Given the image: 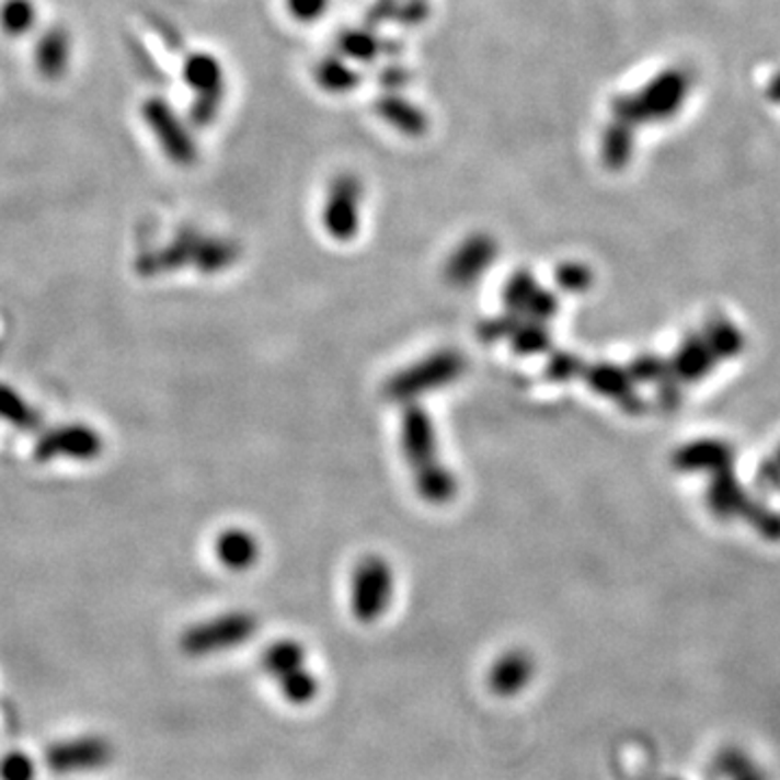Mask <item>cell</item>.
Listing matches in <instances>:
<instances>
[{
  "label": "cell",
  "mask_w": 780,
  "mask_h": 780,
  "mask_svg": "<svg viewBox=\"0 0 780 780\" xmlns=\"http://www.w3.org/2000/svg\"><path fill=\"white\" fill-rule=\"evenodd\" d=\"M467 371V358L456 349H440L403 371L394 374L385 385V397L392 403H414L432 390L454 385Z\"/></svg>",
  "instance_id": "obj_1"
},
{
  "label": "cell",
  "mask_w": 780,
  "mask_h": 780,
  "mask_svg": "<svg viewBox=\"0 0 780 780\" xmlns=\"http://www.w3.org/2000/svg\"><path fill=\"white\" fill-rule=\"evenodd\" d=\"M263 670L278 682L287 702L303 707L319 693V679L306 666V651L295 640L274 642L263 655Z\"/></svg>",
  "instance_id": "obj_2"
},
{
  "label": "cell",
  "mask_w": 780,
  "mask_h": 780,
  "mask_svg": "<svg viewBox=\"0 0 780 780\" xmlns=\"http://www.w3.org/2000/svg\"><path fill=\"white\" fill-rule=\"evenodd\" d=\"M141 115L154 135L157 144L165 152V157L181 165L190 168L197 161V144L190 126L176 113V108L163 96L146 97L141 104Z\"/></svg>",
  "instance_id": "obj_3"
},
{
  "label": "cell",
  "mask_w": 780,
  "mask_h": 780,
  "mask_svg": "<svg viewBox=\"0 0 780 780\" xmlns=\"http://www.w3.org/2000/svg\"><path fill=\"white\" fill-rule=\"evenodd\" d=\"M183 79L195 96L192 104L194 124H213L226 96V77L221 64L210 53H190L183 61Z\"/></svg>",
  "instance_id": "obj_4"
},
{
  "label": "cell",
  "mask_w": 780,
  "mask_h": 780,
  "mask_svg": "<svg viewBox=\"0 0 780 780\" xmlns=\"http://www.w3.org/2000/svg\"><path fill=\"white\" fill-rule=\"evenodd\" d=\"M392 592H394V577L389 562L378 555L365 558L356 566L352 580L354 616L365 624L380 620L389 611Z\"/></svg>",
  "instance_id": "obj_5"
},
{
  "label": "cell",
  "mask_w": 780,
  "mask_h": 780,
  "mask_svg": "<svg viewBox=\"0 0 780 780\" xmlns=\"http://www.w3.org/2000/svg\"><path fill=\"white\" fill-rule=\"evenodd\" d=\"M256 618L250 613H228L192 629L183 638V649L194 657L230 651L245 644L256 633Z\"/></svg>",
  "instance_id": "obj_6"
},
{
  "label": "cell",
  "mask_w": 780,
  "mask_h": 780,
  "mask_svg": "<svg viewBox=\"0 0 780 780\" xmlns=\"http://www.w3.org/2000/svg\"><path fill=\"white\" fill-rule=\"evenodd\" d=\"M113 744L100 735H81L46 748V768L55 775L96 772L113 761Z\"/></svg>",
  "instance_id": "obj_7"
},
{
  "label": "cell",
  "mask_w": 780,
  "mask_h": 780,
  "mask_svg": "<svg viewBox=\"0 0 780 780\" xmlns=\"http://www.w3.org/2000/svg\"><path fill=\"white\" fill-rule=\"evenodd\" d=\"M401 449L412 469L438 460V440L434 423L427 410L418 403H405L401 416Z\"/></svg>",
  "instance_id": "obj_8"
},
{
  "label": "cell",
  "mask_w": 780,
  "mask_h": 780,
  "mask_svg": "<svg viewBox=\"0 0 780 780\" xmlns=\"http://www.w3.org/2000/svg\"><path fill=\"white\" fill-rule=\"evenodd\" d=\"M737 451L722 438H698L685 443L673 454V467L679 473L713 475L724 469H735Z\"/></svg>",
  "instance_id": "obj_9"
},
{
  "label": "cell",
  "mask_w": 780,
  "mask_h": 780,
  "mask_svg": "<svg viewBox=\"0 0 780 780\" xmlns=\"http://www.w3.org/2000/svg\"><path fill=\"white\" fill-rule=\"evenodd\" d=\"M496 259V241L487 234H475L467 239L447 261L445 280L451 287H469L480 280Z\"/></svg>",
  "instance_id": "obj_10"
},
{
  "label": "cell",
  "mask_w": 780,
  "mask_h": 780,
  "mask_svg": "<svg viewBox=\"0 0 780 780\" xmlns=\"http://www.w3.org/2000/svg\"><path fill=\"white\" fill-rule=\"evenodd\" d=\"M584 371L587 387L594 392L616 401L624 412L638 416L646 410V401L635 390V382L631 380L627 369H622L613 363H596V365H589Z\"/></svg>",
  "instance_id": "obj_11"
},
{
  "label": "cell",
  "mask_w": 780,
  "mask_h": 780,
  "mask_svg": "<svg viewBox=\"0 0 780 780\" xmlns=\"http://www.w3.org/2000/svg\"><path fill=\"white\" fill-rule=\"evenodd\" d=\"M536 675V662L531 653L523 649L505 651L496 657L487 673V687L501 698H514L529 687Z\"/></svg>",
  "instance_id": "obj_12"
},
{
  "label": "cell",
  "mask_w": 780,
  "mask_h": 780,
  "mask_svg": "<svg viewBox=\"0 0 780 780\" xmlns=\"http://www.w3.org/2000/svg\"><path fill=\"white\" fill-rule=\"evenodd\" d=\"M358 197H360V187L352 179H343L332 187L330 197L325 202L323 221H325L328 232L334 239L347 241L356 234V230H358Z\"/></svg>",
  "instance_id": "obj_13"
},
{
  "label": "cell",
  "mask_w": 780,
  "mask_h": 780,
  "mask_svg": "<svg viewBox=\"0 0 780 780\" xmlns=\"http://www.w3.org/2000/svg\"><path fill=\"white\" fill-rule=\"evenodd\" d=\"M704 498H707V507L715 518L733 520V518H742L753 494L742 484L735 469H724L709 475Z\"/></svg>",
  "instance_id": "obj_14"
},
{
  "label": "cell",
  "mask_w": 780,
  "mask_h": 780,
  "mask_svg": "<svg viewBox=\"0 0 780 780\" xmlns=\"http://www.w3.org/2000/svg\"><path fill=\"white\" fill-rule=\"evenodd\" d=\"M72 61V35L66 26H48L35 46V66L37 72L48 81H59Z\"/></svg>",
  "instance_id": "obj_15"
},
{
  "label": "cell",
  "mask_w": 780,
  "mask_h": 780,
  "mask_svg": "<svg viewBox=\"0 0 780 780\" xmlns=\"http://www.w3.org/2000/svg\"><path fill=\"white\" fill-rule=\"evenodd\" d=\"M718 367L715 356L704 343L700 332L685 334L675 356L670 358V369L679 378L681 385H698L707 376H711Z\"/></svg>",
  "instance_id": "obj_16"
},
{
  "label": "cell",
  "mask_w": 780,
  "mask_h": 780,
  "mask_svg": "<svg viewBox=\"0 0 780 780\" xmlns=\"http://www.w3.org/2000/svg\"><path fill=\"white\" fill-rule=\"evenodd\" d=\"M700 334L718 363L733 360V358L742 356L746 349V343H748L744 332L724 314L709 317Z\"/></svg>",
  "instance_id": "obj_17"
},
{
  "label": "cell",
  "mask_w": 780,
  "mask_h": 780,
  "mask_svg": "<svg viewBox=\"0 0 780 780\" xmlns=\"http://www.w3.org/2000/svg\"><path fill=\"white\" fill-rule=\"evenodd\" d=\"M412 475H414L416 492L421 494V498H425L432 505H445L454 501L458 494L456 475L440 460L412 469Z\"/></svg>",
  "instance_id": "obj_18"
},
{
  "label": "cell",
  "mask_w": 780,
  "mask_h": 780,
  "mask_svg": "<svg viewBox=\"0 0 780 780\" xmlns=\"http://www.w3.org/2000/svg\"><path fill=\"white\" fill-rule=\"evenodd\" d=\"M37 4L33 0H2L0 28L9 37H24L37 24Z\"/></svg>",
  "instance_id": "obj_19"
},
{
  "label": "cell",
  "mask_w": 780,
  "mask_h": 780,
  "mask_svg": "<svg viewBox=\"0 0 780 780\" xmlns=\"http://www.w3.org/2000/svg\"><path fill=\"white\" fill-rule=\"evenodd\" d=\"M739 520H744L759 538L768 542H780V512L764 498L753 496Z\"/></svg>",
  "instance_id": "obj_20"
},
{
  "label": "cell",
  "mask_w": 780,
  "mask_h": 780,
  "mask_svg": "<svg viewBox=\"0 0 780 780\" xmlns=\"http://www.w3.org/2000/svg\"><path fill=\"white\" fill-rule=\"evenodd\" d=\"M512 347L520 356H534V354H544L551 347V334L547 330V323L534 321L523 317L520 325L516 332L509 336Z\"/></svg>",
  "instance_id": "obj_21"
},
{
  "label": "cell",
  "mask_w": 780,
  "mask_h": 780,
  "mask_svg": "<svg viewBox=\"0 0 780 780\" xmlns=\"http://www.w3.org/2000/svg\"><path fill=\"white\" fill-rule=\"evenodd\" d=\"M221 560L232 569H248L256 560V542L243 531H230L219 544Z\"/></svg>",
  "instance_id": "obj_22"
},
{
  "label": "cell",
  "mask_w": 780,
  "mask_h": 780,
  "mask_svg": "<svg viewBox=\"0 0 780 780\" xmlns=\"http://www.w3.org/2000/svg\"><path fill=\"white\" fill-rule=\"evenodd\" d=\"M538 289H540V287H538V283H536V278H534L531 272H527V269L516 272V274L507 280V285H505V289H503V303H505L507 312L525 314L527 303L531 301V297L536 295Z\"/></svg>",
  "instance_id": "obj_23"
},
{
  "label": "cell",
  "mask_w": 780,
  "mask_h": 780,
  "mask_svg": "<svg viewBox=\"0 0 780 780\" xmlns=\"http://www.w3.org/2000/svg\"><path fill=\"white\" fill-rule=\"evenodd\" d=\"M631 380L635 385H657L662 382L666 376L673 374L670 369V360L657 356V354H640L635 356L629 367H627Z\"/></svg>",
  "instance_id": "obj_24"
},
{
  "label": "cell",
  "mask_w": 780,
  "mask_h": 780,
  "mask_svg": "<svg viewBox=\"0 0 780 780\" xmlns=\"http://www.w3.org/2000/svg\"><path fill=\"white\" fill-rule=\"evenodd\" d=\"M584 369V360H582L577 354H571V352H555V354H551V358H549V363H547V378H549L551 382L564 385V382H571V380H575L577 376H582Z\"/></svg>",
  "instance_id": "obj_25"
},
{
  "label": "cell",
  "mask_w": 780,
  "mask_h": 780,
  "mask_svg": "<svg viewBox=\"0 0 780 780\" xmlns=\"http://www.w3.org/2000/svg\"><path fill=\"white\" fill-rule=\"evenodd\" d=\"M35 777L37 766L26 753L13 750L0 759V780H35Z\"/></svg>",
  "instance_id": "obj_26"
},
{
  "label": "cell",
  "mask_w": 780,
  "mask_h": 780,
  "mask_svg": "<svg viewBox=\"0 0 780 780\" xmlns=\"http://www.w3.org/2000/svg\"><path fill=\"white\" fill-rule=\"evenodd\" d=\"M520 321H523V314L505 312L501 317H494V319H487L484 323H480L478 336L484 343H496L501 339H509L516 332V328L520 325Z\"/></svg>",
  "instance_id": "obj_27"
},
{
  "label": "cell",
  "mask_w": 780,
  "mask_h": 780,
  "mask_svg": "<svg viewBox=\"0 0 780 780\" xmlns=\"http://www.w3.org/2000/svg\"><path fill=\"white\" fill-rule=\"evenodd\" d=\"M560 289L569 292L587 291L594 285V274L584 263H564L555 276Z\"/></svg>",
  "instance_id": "obj_28"
},
{
  "label": "cell",
  "mask_w": 780,
  "mask_h": 780,
  "mask_svg": "<svg viewBox=\"0 0 780 780\" xmlns=\"http://www.w3.org/2000/svg\"><path fill=\"white\" fill-rule=\"evenodd\" d=\"M558 308H560V301H558V295H555V292L547 291V289H538L536 295L531 297V301L527 303L523 317L534 319V321H540V323H547L549 319L555 317Z\"/></svg>",
  "instance_id": "obj_29"
},
{
  "label": "cell",
  "mask_w": 780,
  "mask_h": 780,
  "mask_svg": "<svg viewBox=\"0 0 780 780\" xmlns=\"http://www.w3.org/2000/svg\"><path fill=\"white\" fill-rule=\"evenodd\" d=\"M755 484L764 494H779L780 492V464L772 458H764L755 471Z\"/></svg>",
  "instance_id": "obj_30"
},
{
  "label": "cell",
  "mask_w": 780,
  "mask_h": 780,
  "mask_svg": "<svg viewBox=\"0 0 780 780\" xmlns=\"http://www.w3.org/2000/svg\"><path fill=\"white\" fill-rule=\"evenodd\" d=\"M657 387V403L664 412H675L682 403V387L679 378L675 374L666 376L662 382L655 385Z\"/></svg>",
  "instance_id": "obj_31"
},
{
  "label": "cell",
  "mask_w": 780,
  "mask_h": 780,
  "mask_svg": "<svg viewBox=\"0 0 780 780\" xmlns=\"http://www.w3.org/2000/svg\"><path fill=\"white\" fill-rule=\"evenodd\" d=\"M133 57H135L139 70L146 74V79L157 81V83H163V81H165V74L161 72L159 61H154V57L150 55V50H148L144 44L137 42V44L133 46Z\"/></svg>",
  "instance_id": "obj_32"
},
{
  "label": "cell",
  "mask_w": 780,
  "mask_h": 780,
  "mask_svg": "<svg viewBox=\"0 0 780 780\" xmlns=\"http://www.w3.org/2000/svg\"><path fill=\"white\" fill-rule=\"evenodd\" d=\"M150 24L170 50H183V35L179 33V28L172 22H168L163 15H152Z\"/></svg>",
  "instance_id": "obj_33"
},
{
  "label": "cell",
  "mask_w": 780,
  "mask_h": 780,
  "mask_svg": "<svg viewBox=\"0 0 780 780\" xmlns=\"http://www.w3.org/2000/svg\"><path fill=\"white\" fill-rule=\"evenodd\" d=\"M287 2L292 15L299 20H314L325 7V0H287Z\"/></svg>",
  "instance_id": "obj_34"
},
{
  "label": "cell",
  "mask_w": 780,
  "mask_h": 780,
  "mask_svg": "<svg viewBox=\"0 0 780 780\" xmlns=\"http://www.w3.org/2000/svg\"><path fill=\"white\" fill-rule=\"evenodd\" d=\"M733 780H768L766 779V775L761 772V770H757L755 766L753 768H748L746 772H742L739 777H735Z\"/></svg>",
  "instance_id": "obj_35"
},
{
  "label": "cell",
  "mask_w": 780,
  "mask_h": 780,
  "mask_svg": "<svg viewBox=\"0 0 780 780\" xmlns=\"http://www.w3.org/2000/svg\"><path fill=\"white\" fill-rule=\"evenodd\" d=\"M772 458H775V460H777V462H779V464H780V445H779V449H777V451H775V454H772Z\"/></svg>",
  "instance_id": "obj_36"
}]
</instances>
